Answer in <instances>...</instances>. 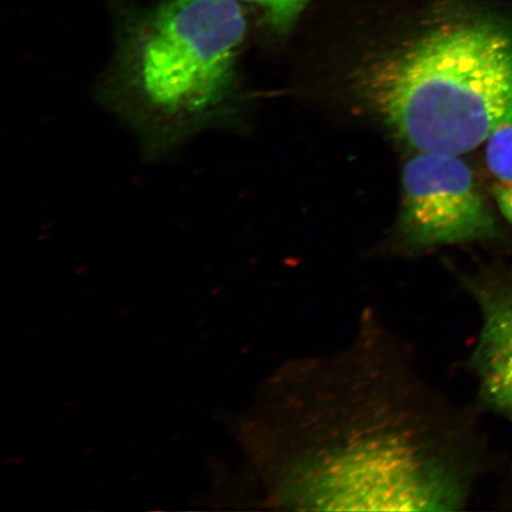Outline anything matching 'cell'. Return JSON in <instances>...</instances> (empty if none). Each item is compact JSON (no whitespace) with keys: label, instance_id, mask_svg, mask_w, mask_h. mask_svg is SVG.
<instances>
[{"label":"cell","instance_id":"cell-1","mask_svg":"<svg viewBox=\"0 0 512 512\" xmlns=\"http://www.w3.org/2000/svg\"><path fill=\"white\" fill-rule=\"evenodd\" d=\"M243 426L273 508L457 511L475 484L464 420L373 307L344 348L275 371Z\"/></svg>","mask_w":512,"mask_h":512},{"label":"cell","instance_id":"cell-2","mask_svg":"<svg viewBox=\"0 0 512 512\" xmlns=\"http://www.w3.org/2000/svg\"><path fill=\"white\" fill-rule=\"evenodd\" d=\"M360 94L418 152L462 156L512 126V27L447 25L371 64Z\"/></svg>","mask_w":512,"mask_h":512},{"label":"cell","instance_id":"cell-3","mask_svg":"<svg viewBox=\"0 0 512 512\" xmlns=\"http://www.w3.org/2000/svg\"><path fill=\"white\" fill-rule=\"evenodd\" d=\"M115 87L162 144L219 118L248 21L239 0H112Z\"/></svg>","mask_w":512,"mask_h":512},{"label":"cell","instance_id":"cell-4","mask_svg":"<svg viewBox=\"0 0 512 512\" xmlns=\"http://www.w3.org/2000/svg\"><path fill=\"white\" fill-rule=\"evenodd\" d=\"M400 236L415 251L495 238L494 215L462 156L418 152L402 172Z\"/></svg>","mask_w":512,"mask_h":512},{"label":"cell","instance_id":"cell-5","mask_svg":"<svg viewBox=\"0 0 512 512\" xmlns=\"http://www.w3.org/2000/svg\"><path fill=\"white\" fill-rule=\"evenodd\" d=\"M462 285L482 317L478 341L469 358L480 401L512 421V277L463 275Z\"/></svg>","mask_w":512,"mask_h":512},{"label":"cell","instance_id":"cell-6","mask_svg":"<svg viewBox=\"0 0 512 512\" xmlns=\"http://www.w3.org/2000/svg\"><path fill=\"white\" fill-rule=\"evenodd\" d=\"M485 144L486 166L497 207L512 224V126L499 128Z\"/></svg>","mask_w":512,"mask_h":512}]
</instances>
